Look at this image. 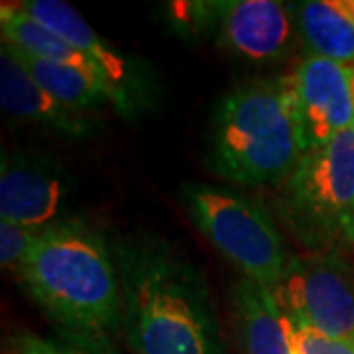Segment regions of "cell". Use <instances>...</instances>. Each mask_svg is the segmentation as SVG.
Masks as SVG:
<instances>
[{"instance_id":"1","label":"cell","mask_w":354,"mask_h":354,"mask_svg":"<svg viewBox=\"0 0 354 354\" xmlns=\"http://www.w3.org/2000/svg\"><path fill=\"white\" fill-rule=\"evenodd\" d=\"M111 244L130 353L225 354L207 281L179 246L152 232H130Z\"/></svg>"},{"instance_id":"2","label":"cell","mask_w":354,"mask_h":354,"mask_svg":"<svg viewBox=\"0 0 354 354\" xmlns=\"http://www.w3.org/2000/svg\"><path fill=\"white\" fill-rule=\"evenodd\" d=\"M18 276L65 339L111 342L122 330L113 244L85 221L73 216L44 230Z\"/></svg>"},{"instance_id":"3","label":"cell","mask_w":354,"mask_h":354,"mask_svg":"<svg viewBox=\"0 0 354 354\" xmlns=\"http://www.w3.org/2000/svg\"><path fill=\"white\" fill-rule=\"evenodd\" d=\"M301 158L281 79L242 83L216 102L211 167L244 187L281 185Z\"/></svg>"},{"instance_id":"4","label":"cell","mask_w":354,"mask_h":354,"mask_svg":"<svg viewBox=\"0 0 354 354\" xmlns=\"http://www.w3.org/2000/svg\"><path fill=\"white\" fill-rule=\"evenodd\" d=\"M276 207L309 254L354 250V128L301 153L279 185Z\"/></svg>"},{"instance_id":"5","label":"cell","mask_w":354,"mask_h":354,"mask_svg":"<svg viewBox=\"0 0 354 354\" xmlns=\"http://www.w3.org/2000/svg\"><path fill=\"white\" fill-rule=\"evenodd\" d=\"M179 199L191 221L242 276L274 291L290 252L270 211L260 201L218 185L185 183Z\"/></svg>"},{"instance_id":"6","label":"cell","mask_w":354,"mask_h":354,"mask_svg":"<svg viewBox=\"0 0 354 354\" xmlns=\"http://www.w3.org/2000/svg\"><path fill=\"white\" fill-rule=\"evenodd\" d=\"M176 22L254 64H276L299 39L290 4L276 0L181 2Z\"/></svg>"},{"instance_id":"7","label":"cell","mask_w":354,"mask_h":354,"mask_svg":"<svg viewBox=\"0 0 354 354\" xmlns=\"http://www.w3.org/2000/svg\"><path fill=\"white\" fill-rule=\"evenodd\" d=\"M272 293L291 323L354 342V264L344 252L290 254Z\"/></svg>"},{"instance_id":"8","label":"cell","mask_w":354,"mask_h":354,"mask_svg":"<svg viewBox=\"0 0 354 354\" xmlns=\"http://www.w3.org/2000/svg\"><path fill=\"white\" fill-rule=\"evenodd\" d=\"M16 12L46 26L55 36L81 51L111 91V104L122 116H136L152 101L150 71L138 59L128 57L102 39L75 8L62 0L8 2Z\"/></svg>"},{"instance_id":"9","label":"cell","mask_w":354,"mask_h":354,"mask_svg":"<svg viewBox=\"0 0 354 354\" xmlns=\"http://www.w3.org/2000/svg\"><path fill=\"white\" fill-rule=\"evenodd\" d=\"M281 81L301 153L319 150L341 132L354 128L346 65L307 55Z\"/></svg>"},{"instance_id":"10","label":"cell","mask_w":354,"mask_h":354,"mask_svg":"<svg viewBox=\"0 0 354 354\" xmlns=\"http://www.w3.org/2000/svg\"><path fill=\"white\" fill-rule=\"evenodd\" d=\"M0 216L22 227L48 230L71 216V179L50 158L4 150L0 164Z\"/></svg>"},{"instance_id":"11","label":"cell","mask_w":354,"mask_h":354,"mask_svg":"<svg viewBox=\"0 0 354 354\" xmlns=\"http://www.w3.org/2000/svg\"><path fill=\"white\" fill-rule=\"evenodd\" d=\"M0 106L16 120L51 128L67 138L95 134V124L87 114L65 106L39 87L4 41L0 46Z\"/></svg>"},{"instance_id":"12","label":"cell","mask_w":354,"mask_h":354,"mask_svg":"<svg viewBox=\"0 0 354 354\" xmlns=\"http://www.w3.org/2000/svg\"><path fill=\"white\" fill-rule=\"evenodd\" d=\"M232 309L242 354H295L290 321L264 286L239 279L232 288Z\"/></svg>"},{"instance_id":"13","label":"cell","mask_w":354,"mask_h":354,"mask_svg":"<svg viewBox=\"0 0 354 354\" xmlns=\"http://www.w3.org/2000/svg\"><path fill=\"white\" fill-rule=\"evenodd\" d=\"M297 38L313 57L353 67L354 22L329 0H304L290 4Z\"/></svg>"},{"instance_id":"14","label":"cell","mask_w":354,"mask_h":354,"mask_svg":"<svg viewBox=\"0 0 354 354\" xmlns=\"http://www.w3.org/2000/svg\"><path fill=\"white\" fill-rule=\"evenodd\" d=\"M8 46V44H6ZM14 57L20 62L30 77L38 83L44 91H48L53 99L73 109L77 113L87 114L88 111L101 109L111 102V91L104 85L101 77L77 69L71 65L53 64L34 57L30 53L16 50L10 46Z\"/></svg>"},{"instance_id":"15","label":"cell","mask_w":354,"mask_h":354,"mask_svg":"<svg viewBox=\"0 0 354 354\" xmlns=\"http://www.w3.org/2000/svg\"><path fill=\"white\" fill-rule=\"evenodd\" d=\"M0 30H2V41L16 50L46 62L71 65L99 75L95 65L81 51L71 48L67 41L55 36L46 26L38 24L36 20L28 18L24 14L16 12L6 2L2 4V12H0Z\"/></svg>"},{"instance_id":"16","label":"cell","mask_w":354,"mask_h":354,"mask_svg":"<svg viewBox=\"0 0 354 354\" xmlns=\"http://www.w3.org/2000/svg\"><path fill=\"white\" fill-rule=\"evenodd\" d=\"M44 230L14 225L8 221L0 223V264L4 270L18 272L26 258L34 250Z\"/></svg>"},{"instance_id":"17","label":"cell","mask_w":354,"mask_h":354,"mask_svg":"<svg viewBox=\"0 0 354 354\" xmlns=\"http://www.w3.org/2000/svg\"><path fill=\"white\" fill-rule=\"evenodd\" d=\"M290 325L295 354H354V342L335 339L313 327L295 325L291 321Z\"/></svg>"},{"instance_id":"18","label":"cell","mask_w":354,"mask_h":354,"mask_svg":"<svg viewBox=\"0 0 354 354\" xmlns=\"http://www.w3.org/2000/svg\"><path fill=\"white\" fill-rule=\"evenodd\" d=\"M41 351L44 354H116L111 342L79 341L65 337H62L59 341L41 339Z\"/></svg>"},{"instance_id":"19","label":"cell","mask_w":354,"mask_h":354,"mask_svg":"<svg viewBox=\"0 0 354 354\" xmlns=\"http://www.w3.org/2000/svg\"><path fill=\"white\" fill-rule=\"evenodd\" d=\"M333 4H335L344 16H348L354 22V0H335Z\"/></svg>"},{"instance_id":"20","label":"cell","mask_w":354,"mask_h":354,"mask_svg":"<svg viewBox=\"0 0 354 354\" xmlns=\"http://www.w3.org/2000/svg\"><path fill=\"white\" fill-rule=\"evenodd\" d=\"M348 81H351V95H353V106H354V65L353 67H348Z\"/></svg>"}]
</instances>
